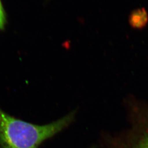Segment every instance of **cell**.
<instances>
[{"mask_svg":"<svg viewBox=\"0 0 148 148\" xmlns=\"http://www.w3.org/2000/svg\"><path fill=\"white\" fill-rule=\"evenodd\" d=\"M134 130L131 138L124 148H148V120Z\"/></svg>","mask_w":148,"mask_h":148,"instance_id":"2","label":"cell"},{"mask_svg":"<svg viewBox=\"0 0 148 148\" xmlns=\"http://www.w3.org/2000/svg\"><path fill=\"white\" fill-rule=\"evenodd\" d=\"M75 111L57 121L38 125L12 116L0 108V148H38L74 121Z\"/></svg>","mask_w":148,"mask_h":148,"instance_id":"1","label":"cell"},{"mask_svg":"<svg viewBox=\"0 0 148 148\" xmlns=\"http://www.w3.org/2000/svg\"><path fill=\"white\" fill-rule=\"evenodd\" d=\"M128 21L133 28L142 29L148 24V12L144 8L136 9L131 13Z\"/></svg>","mask_w":148,"mask_h":148,"instance_id":"3","label":"cell"},{"mask_svg":"<svg viewBox=\"0 0 148 148\" xmlns=\"http://www.w3.org/2000/svg\"><path fill=\"white\" fill-rule=\"evenodd\" d=\"M5 23V17L3 8L0 1V30L3 28Z\"/></svg>","mask_w":148,"mask_h":148,"instance_id":"4","label":"cell"}]
</instances>
